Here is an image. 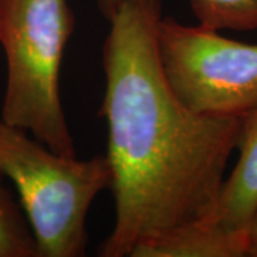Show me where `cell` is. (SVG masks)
Listing matches in <instances>:
<instances>
[{
	"instance_id": "6da1fadb",
	"label": "cell",
	"mask_w": 257,
	"mask_h": 257,
	"mask_svg": "<svg viewBox=\"0 0 257 257\" xmlns=\"http://www.w3.org/2000/svg\"><path fill=\"white\" fill-rule=\"evenodd\" d=\"M162 0H123L103 43L107 162L116 219L101 257H140L210 220L237 146L239 117L190 110L166 79L157 47Z\"/></svg>"
},
{
	"instance_id": "7a4b0ae2",
	"label": "cell",
	"mask_w": 257,
	"mask_h": 257,
	"mask_svg": "<svg viewBox=\"0 0 257 257\" xmlns=\"http://www.w3.org/2000/svg\"><path fill=\"white\" fill-rule=\"evenodd\" d=\"M74 26L67 0H0L8 69L0 120L67 157H76V146L60 97V69Z\"/></svg>"
},
{
	"instance_id": "3957f363",
	"label": "cell",
	"mask_w": 257,
	"mask_h": 257,
	"mask_svg": "<svg viewBox=\"0 0 257 257\" xmlns=\"http://www.w3.org/2000/svg\"><path fill=\"white\" fill-rule=\"evenodd\" d=\"M0 172L16 190L39 257L86 254L90 206L111 184L106 155L63 156L0 120Z\"/></svg>"
},
{
	"instance_id": "277c9868",
	"label": "cell",
	"mask_w": 257,
	"mask_h": 257,
	"mask_svg": "<svg viewBox=\"0 0 257 257\" xmlns=\"http://www.w3.org/2000/svg\"><path fill=\"white\" fill-rule=\"evenodd\" d=\"M157 47L167 82L190 110L241 119L257 107V45L162 16Z\"/></svg>"
},
{
	"instance_id": "5b68a950",
	"label": "cell",
	"mask_w": 257,
	"mask_h": 257,
	"mask_svg": "<svg viewBox=\"0 0 257 257\" xmlns=\"http://www.w3.org/2000/svg\"><path fill=\"white\" fill-rule=\"evenodd\" d=\"M236 149L237 163L224 179L216 210L207 223L247 247L248 229L257 213V107L240 119Z\"/></svg>"
},
{
	"instance_id": "8992f818",
	"label": "cell",
	"mask_w": 257,
	"mask_h": 257,
	"mask_svg": "<svg viewBox=\"0 0 257 257\" xmlns=\"http://www.w3.org/2000/svg\"><path fill=\"white\" fill-rule=\"evenodd\" d=\"M243 241L210 223H197L146 248L140 257H244Z\"/></svg>"
},
{
	"instance_id": "52a82bcc",
	"label": "cell",
	"mask_w": 257,
	"mask_h": 257,
	"mask_svg": "<svg viewBox=\"0 0 257 257\" xmlns=\"http://www.w3.org/2000/svg\"><path fill=\"white\" fill-rule=\"evenodd\" d=\"M0 257H39L28 220L0 172Z\"/></svg>"
},
{
	"instance_id": "ba28073f",
	"label": "cell",
	"mask_w": 257,
	"mask_h": 257,
	"mask_svg": "<svg viewBox=\"0 0 257 257\" xmlns=\"http://www.w3.org/2000/svg\"><path fill=\"white\" fill-rule=\"evenodd\" d=\"M197 25L213 30L257 29V0H189Z\"/></svg>"
},
{
	"instance_id": "9c48e42d",
	"label": "cell",
	"mask_w": 257,
	"mask_h": 257,
	"mask_svg": "<svg viewBox=\"0 0 257 257\" xmlns=\"http://www.w3.org/2000/svg\"><path fill=\"white\" fill-rule=\"evenodd\" d=\"M96 3H97V8H99L101 16L109 22L114 16V13L117 12L123 0H96Z\"/></svg>"
},
{
	"instance_id": "30bf717a",
	"label": "cell",
	"mask_w": 257,
	"mask_h": 257,
	"mask_svg": "<svg viewBox=\"0 0 257 257\" xmlns=\"http://www.w3.org/2000/svg\"><path fill=\"white\" fill-rule=\"evenodd\" d=\"M247 257H257V213L250 224L247 236Z\"/></svg>"
}]
</instances>
